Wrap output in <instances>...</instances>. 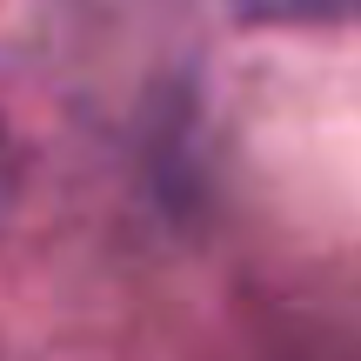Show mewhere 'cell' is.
Here are the masks:
<instances>
[{"instance_id":"obj_1","label":"cell","mask_w":361,"mask_h":361,"mask_svg":"<svg viewBox=\"0 0 361 361\" xmlns=\"http://www.w3.org/2000/svg\"><path fill=\"white\" fill-rule=\"evenodd\" d=\"M255 27H355L361 0H228Z\"/></svg>"}]
</instances>
